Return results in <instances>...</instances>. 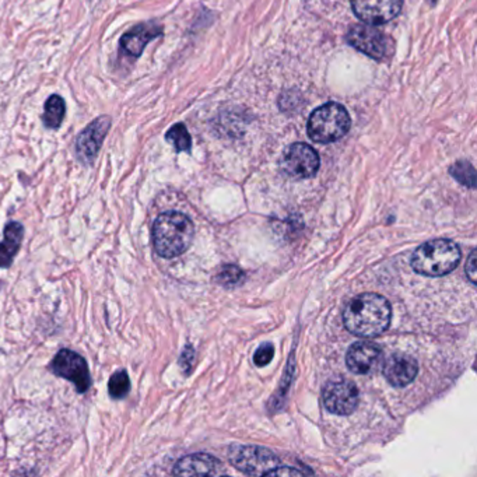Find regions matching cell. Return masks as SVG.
<instances>
[{"instance_id": "obj_20", "label": "cell", "mask_w": 477, "mask_h": 477, "mask_svg": "<svg viewBox=\"0 0 477 477\" xmlns=\"http://www.w3.org/2000/svg\"><path fill=\"white\" fill-rule=\"evenodd\" d=\"M129 389H131V381H129L126 371H118L110 378L108 391L114 399L125 398L129 393Z\"/></svg>"}, {"instance_id": "obj_26", "label": "cell", "mask_w": 477, "mask_h": 477, "mask_svg": "<svg viewBox=\"0 0 477 477\" xmlns=\"http://www.w3.org/2000/svg\"><path fill=\"white\" fill-rule=\"evenodd\" d=\"M436 1H437V0H430V3H433V4H436Z\"/></svg>"}, {"instance_id": "obj_10", "label": "cell", "mask_w": 477, "mask_h": 477, "mask_svg": "<svg viewBox=\"0 0 477 477\" xmlns=\"http://www.w3.org/2000/svg\"><path fill=\"white\" fill-rule=\"evenodd\" d=\"M322 399L330 413L347 416L357 409L360 393L357 386L350 381H332L323 388Z\"/></svg>"}, {"instance_id": "obj_2", "label": "cell", "mask_w": 477, "mask_h": 477, "mask_svg": "<svg viewBox=\"0 0 477 477\" xmlns=\"http://www.w3.org/2000/svg\"><path fill=\"white\" fill-rule=\"evenodd\" d=\"M195 227L188 216L179 211L159 214L153 226V245L161 258L171 259L183 254L193 240Z\"/></svg>"}, {"instance_id": "obj_16", "label": "cell", "mask_w": 477, "mask_h": 477, "mask_svg": "<svg viewBox=\"0 0 477 477\" xmlns=\"http://www.w3.org/2000/svg\"><path fill=\"white\" fill-rule=\"evenodd\" d=\"M24 237V228L20 223H10L4 228V238L0 242V268H7L13 262Z\"/></svg>"}, {"instance_id": "obj_7", "label": "cell", "mask_w": 477, "mask_h": 477, "mask_svg": "<svg viewBox=\"0 0 477 477\" xmlns=\"http://www.w3.org/2000/svg\"><path fill=\"white\" fill-rule=\"evenodd\" d=\"M111 117L103 115L90 122L77 136L74 150L83 164L90 165L100 153L105 136L111 128Z\"/></svg>"}, {"instance_id": "obj_15", "label": "cell", "mask_w": 477, "mask_h": 477, "mask_svg": "<svg viewBox=\"0 0 477 477\" xmlns=\"http://www.w3.org/2000/svg\"><path fill=\"white\" fill-rule=\"evenodd\" d=\"M381 357V348L372 343H355L346 354L347 368L358 375L370 372Z\"/></svg>"}, {"instance_id": "obj_11", "label": "cell", "mask_w": 477, "mask_h": 477, "mask_svg": "<svg viewBox=\"0 0 477 477\" xmlns=\"http://www.w3.org/2000/svg\"><path fill=\"white\" fill-rule=\"evenodd\" d=\"M402 6L403 0H351L354 14L371 25L392 21L402 11Z\"/></svg>"}, {"instance_id": "obj_1", "label": "cell", "mask_w": 477, "mask_h": 477, "mask_svg": "<svg viewBox=\"0 0 477 477\" xmlns=\"http://www.w3.org/2000/svg\"><path fill=\"white\" fill-rule=\"evenodd\" d=\"M392 319L388 300L375 293H365L351 300L343 311L346 329L358 337H374L385 332Z\"/></svg>"}, {"instance_id": "obj_9", "label": "cell", "mask_w": 477, "mask_h": 477, "mask_svg": "<svg viewBox=\"0 0 477 477\" xmlns=\"http://www.w3.org/2000/svg\"><path fill=\"white\" fill-rule=\"evenodd\" d=\"M51 368L58 377L72 381L80 393H84L91 385L87 362L80 354L74 351L60 350L55 355Z\"/></svg>"}, {"instance_id": "obj_18", "label": "cell", "mask_w": 477, "mask_h": 477, "mask_svg": "<svg viewBox=\"0 0 477 477\" xmlns=\"http://www.w3.org/2000/svg\"><path fill=\"white\" fill-rule=\"evenodd\" d=\"M168 143H171L176 152H189L192 148L190 135L183 124H176L165 135Z\"/></svg>"}, {"instance_id": "obj_6", "label": "cell", "mask_w": 477, "mask_h": 477, "mask_svg": "<svg viewBox=\"0 0 477 477\" xmlns=\"http://www.w3.org/2000/svg\"><path fill=\"white\" fill-rule=\"evenodd\" d=\"M230 462L245 475L255 476H268L280 465L275 454L252 445H235L230 448Z\"/></svg>"}, {"instance_id": "obj_13", "label": "cell", "mask_w": 477, "mask_h": 477, "mask_svg": "<svg viewBox=\"0 0 477 477\" xmlns=\"http://www.w3.org/2000/svg\"><path fill=\"white\" fill-rule=\"evenodd\" d=\"M176 476H218L226 471L218 459L207 454H193L182 458L174 468Z\"/></svg>"}, {"instance_id": "obj_17", "label": "cell", "mask_w": 477, "mask_h": 477, "mask_svg": "<svg viewBox=\"0 0 477 477\" xmlns=\"http://www.w3.org/2000/svg\"><path fill=\"white\" fill-rule=\"evenodd\" d=\"M66 114V104L65 100L58 96L53 94L51 96L44 107V124L48 129H59L63 118Z\"/></svg>"}, {"instance_id": "obj_8", "label": "cell", "mask_w": 477, "mask_h": 477, "mask_svg": "<svg viewBox=\"0 0 477 477\" xmlns=\"http://www.w3.org/2000/svg\"><path fill=\"white\" fill-rule=\"evenodd\" d=\"M318 153L307 143L292 145L282 159L283 171L294 179L313 178L319 169Z\"/></svg>"}, {"instance_id": "obj_21", "label": "cell", "mask_w": 477, "mask_h": 477, "mask_svg": "<svg viewBox=\"0 0 477 477\" xmlns=\"http://www.w3.org/2000/svg\"><path fill=\"white\" fill-rule=\"evenodd\" d=\"M244 279V272L242 269H240L238 266L235 265H226L223 266L218 273H217V283H220L221 286H226V287H233V286H237L242 282Z\"/></svg>"}, {"instance_id": "obj_12", "label": "cell", "mask_w": 477, "mask_h": 477, "mask_svg": "<svg viewBox=\"0 0 477 477\" xmlns=\"http://www.w3.org/2000/svg\"><path fill=\"white\" fill-rule=\"evenodd\" d=\"M162 35V28L156 22H142L139 25L132 27L129 31H126L121 39L119 46L121 51L133 59H138L145 48L156 38Z\"/></svg>"}, {"instance_id": "obj_24", "label": "cell", "mask_w": 477, "mask_h": 477, "mask_svg": "<svg viewBox=\"0 0 477 477\" xmlns=\"http://www.w3.org/2000/svg\"><path fill=\"white\" fill-rule=\"evenodd\" d=\"M306 472H301V471H297V469H292V468H277L275 471H272L268 476H300V475H304Z\"/></svg>"}, {"instance_id": "obj_3", "label": "cell", "mask_w": 477, "mask_h": 477, "mask_svg": "<svg viewBox=\"0 0 477 477\" xmlns=\"http://www.w3.org/2000/svg\"><path fill=\"white\" fill-rule=\"evenodd\" d=\"M461 256V249L457 242L451 240H434L416 249L412 258V268L423 276L441 277L457 269Z\"/></svg>"}, {"instance_id": "obj_14", "label": "cell", "mask_w": 477, "mask_h": 477, "mask_svg": "<svg viewBox=\"0 0 477 477\" xmlns=\"http://www.w3.org/2000/svg\"><path fill=\"white\" fill-rule=\"evenodd\" d=\"M384 375L396 388H403L414 381L419 365L417 361L406 354H392L384 364Z\"/></svg>"}, {"instance_id": "obj_4", "label": "cell", "mask_w": 477, "mask_h": 477, "mask_svg": "<svg viewBox=\"0 0 477 477\" xmlns=\"http://www.w3.org/2000/svg\"><path fill=\"white\" fill-rule=\"evenodd\" d=\"M350 126L351 119L347 110L337 103H327L311 114L307 132L311 141L327 145L346 136Z\"/></svg>"}, {"instance_id": "obj_23", "label": "cell", "mask_w": 477, "mask_h": 477, "mask_svg": "<svg viewBox=\"0 0 477 477\" xmlns=\"http://www.w3.org/2000/svg\"><path fill=\"white\" fill-rule=\"evenodd\" d=\"M476 251H472L466 263V275L473 285H476Z\"/></svg>"}, {"instance_id": "obj_22", "label": "cell", "mask_w": 477, "mask_h": 477, "mask_svg": "<svg viewBox=\"0 0 477 477\" xmlns=\"http://www.w3.org/2000/svg\"><path fill=\"white\" fill-rule=\"evenodd\" d=\"M273 355H275V347L272 344H263L255 351L254 361L258 367H263V365H268L273 360Z\"/></svg>"}, {"instance_id": "obj_19", "label": "cell", "mask_w": 477, "mask_h": 477, "mask_svg": "<svg viewBox=\"0 0 477 477\" xmlns=\"http://www.w3.org/2000/svg\"><path fill=\"white\" fill-rule=\"evenodd\" d=\"M450 174L464 186L475 188L476 186V171L469 161H458L450 168Z\"/></svg>"}, {"instance_id": "obj_5", "label": "cell", "mask_w": 477, "mask_h": 477, "mask_svg": "<svg viewBox=\"0 0 477 477\" xmlns=\"http://www.w3.org/2000/svg\"><path fill=\"white\" fill-rule=\"evenodd\" d=\"M346 41L354 49L378 62H386L395 53V41L371 24L351 27L346 35Z\"/></svg>"}, {"instance_id": "obj_25", "label": "cell", "mask_w": 477, "mask_h": 477, "mask_svg": "<svg viewBox=\"0 0 477 477\" xmlns=\"http://www.w3.org/2000/svg\"><path fill=\"white\" fill-rule=\"evenodd\" d=\"M193 350L190 347H186L182 353V357H181V364L182 367H190L192 365V360H193Z\"/></svg>"}]
</instances>
